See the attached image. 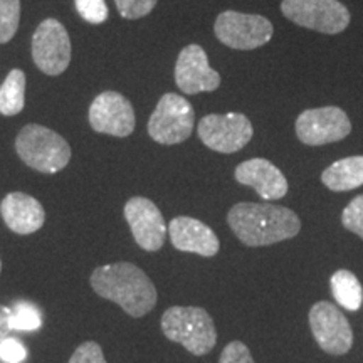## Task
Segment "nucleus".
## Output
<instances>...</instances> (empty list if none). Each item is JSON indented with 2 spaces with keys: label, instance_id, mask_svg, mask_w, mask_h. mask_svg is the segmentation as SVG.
Here are the masks:
<instances>
[{
  "label": "nucleus",
  "instance_id": "1",
  "mask_svg": "<svg viewBox=\"0 0 363 363\" xmlns=\"http://www.w3.org/2000/svg\"><path fill=\"white\" fill-rule=\"evenodd\" d=\"M227 222L235 238L249 247L272 246L296 238L301 230L296 212L274 203H235L227 214Z\"/></svg>",
  "mask_w": 363,
  "mask_h": 363
},
{
  "label": "nucleus",
  "instance_id": "2",
  "mask_svg": "<svg viewBox=\"0 0 363 363\" xmlns=\"http://www.w3.org/2000/svg\"><path fill=\"white\" fill-rule=\"evenodd\" d=\"M91 288L108 301L116 303L126 315L142 318L157 305V288L143 269L131 262L99 266L91 274Z\"/></svg>",
  "mask_w": 363,
  "mask_h": 363
},
{
  "label": "nucleus",
  "instance_id": "3",
  "mask_svg": "<svg viewBox=\"0 0 363 363\" xmlns=\"http://www.w3.org/2000/svg\"><path fill=\"white\" fill-rule=\"evenodd\" d=\"M162 331L170 342L180 343L192 355L214 350L217 331L212 316L197 306H172L162 316Z\"/></svg>",
  "mask_w": 363,
  "mask_h": 363
},
{
  "label": "nucleus",
  "instance_id": "4",
  "mask_svg": "<svg viewBox=\"0 0 363 363\" xmlns=\"http://www.w3.org/2000/svg\"><path fill=\"white\" fill-rule=\"evenodd\" d=\"M17 155L40 174H57L71 160V147L56 131L43 125H26L16 138Z\"/></svg>",
  "mask_w": 363,
  "mask_h": 363
},
{
  "label": "nucleus",
  "instance_id": "5",
  "mask_svg": "<svg viewBox=\"0 0 363 363\" xmlns=\"http://www.w3.org/2000/svg\"><path fill=\"white\" fill-rule=\"evenodd\" d=\"M281 12L293 24L328 35L347 30L352 21L350 11L340 0H283Z\"/></svg>",
  "mask_w": 363,
  "mask_h": 363
},
{
  "label": "nucleus",
  "instance_id": "6",
  "mask_svg": "<svg viewBox=\"0 0 363 363\" xmlns=\"http://www.w3.org/2000/svg\"><path fill=\"white\" fill-rule=\"evenodd\" d=\"M217 39L235 51H254L272 39L274 27L259 13L224 11L217 16L214 24Z\"/></svg>",
  "mask_w": 363,
  "mask_h": 363
},
{
  "label": "nucleus",
  "instance_id": "7",
  "mask_svg": "<svg viewBox=\"0 0 363 363\" xmlns=\"http://www.w3.org/2000/svg\"><path fill=\"white\" fill-rule=\"evenodd\" d=\"M195 125L194 106L175 93L163 94L148 120V135L160 145H177L190 138Z\"/></svg>",
  "mask_w": 363,
  "mask_h": 363
},
{
  "label": "nucleus",
  "instance_id": "8",
  "mask_svg": "<svg viewBox=\"0 0 363 363\" xmlns=\"http://www.w3.org/2000/svg\"><path fill=\"white\" fill-rule=\"evenodd\" d=\"M294 130L301 143L308 147H321L347 138L352 133V121L347 111L338 106L311 108L299 113Z\"/></svg>",
  "mask_w": 363,
  "mask_h": 363
},
{
  "label": "nucleus",
  "instance_id": "9",
  "mask_svg": "<svg viewBox=\"0 0 363 363\" xmlns=\"http://www.w3.org/2000/svg\"><path fill=\"white\" fill-rule=\"evenodd\" d=\"M197 131L199 138L207 148L227 155L242 150L254 135L251 120L242 113H212L199 121Z\"/></svg>",
  "mask_w": 363,
  "mask_h": 363
},
{
  "label": "nucleus",
  "instance_id": "10",
  "mask_svg": "<svg viewBox=\"0 0 363 363\" xmlns=\"http://www.w3.org/2000/svg\"><path fill=\"white\" fill-rule=\"evenodd\" d=\"M34 65L44 74L59 76L71 62V40L66 27L56 19L40 22L33 35Z\"/></svg>",
  "mask_w": 363,
  "mask_h": 363
},
{
  "label": "nucleus",
  "instance_id": "11",
  "mask_svg": "<svg viewBox=\"0 0 363 363\" xmlns=\"http://www.w3.org/2000/svg\"><path fill=\"white\" fill-rule=\"evenodd\" d=\"M310 328L320 348L330 355H345L353 345V331L347 316L333 303L318 301L310 310Z\"/></svg>",
  "mask_w": 363,
  "mask_h": 363
},
{
  "label": "nucleus",
  "instance_id": "12",
  "mask_svg": "<svg viewBox=\"0 0 363 363\" xmlns=\"http://www.w3.org/2000/svg\"><path fill=\"white\" fill-rule=\"evenodd\" d=\"M89 125L98 133L125 138L133 133L136 125L133 104L116 91H104L91 103Z\"/></svg>",
  "mask_w": 363,
  "mask_h": 363
},
{
  "label": "nucleus",
  "instance_id": "13",
  "mask_svg": "<svg viewBox=\"0 0 363 363\" xmlns=\"http://www.w3.org/2000/svg\"><path fill=\"white\" fill-rule=\"evenodd\" d=\"M125 219L136 244L143 251H160L165 244L169 227L155 203L147 197H131L125 206Z\"/></svg>",
  "mask_w": 363,
  "mask_h": 363
},
{
  "label": "nucleus",
  "instance_id": "14",
  "mask_svg": "<svg viewBox=\"0 0 363 363\" xmlns=\"http://www.w3.org/2000/svg\"><path fill=\"white\" fill-rule=\"evenodd\" d=\"M220 74L208 65L207 52L199 44L184 48L175 62V83L182 93H212L220 86Z\"/></svg>",
  "mask_w": 363,
  "mask_h": 363
},
{
  "label": "nucleus",
  "instance_id": "15",
  "mask_svg": "<svg viewBox=\"0 0 363 363\" xmlns=\"http://www.w3.org/2000/svg\"><path fill=\"white\" fill-rule=\"evenodd\" d=\"M234 177L240 185L256 190L262 201H279L289 189L283 172L266 158H251L239 163Z\"/></svg>",
  "mask_w": 363,
  "mask_h": 363
},
{
  "label": "nucleus",
  "instance_id": "16",
  "mask_svg": "<svg viewBox=\"0 0 363 363\" xmlns=\"http://www.w3.org/2000/svg\"><path fill=\"white\" fill-rule=\"evenodd\" d=\"M172 246L182 252L199 254L202 257H212L219 252L220 242L214 230L202 220L194 217L180 216L169 224Z\"/></svg>",
  "mask_w": 363,
  "mask_h": 363
},
{
  "label": "nucleus",
  "instance_id": "17",
  "mask_svg": "<svg viewBox=\"0 0 363 363\" xmlns=\"http://www.w3.org/2000/svg\"><path fill=\"white\" fill-rule=\"evenodd\" d=\"M0 214L12 233L27 235L38 233L45 222L44 207L38 199L24 192H11L0 203Z\"/></svg>",
  "mask_w": 363,
  "mask_h": 363
},
{
  "label": "nucleus",
  "instance_id": "18",
  "mask_svg": "<svg viewBox=\"0 0 363 363\" xmlns=\"http://www.w3.org/2000/svg\"><path fill=\"white\" fill-rule=\"evenodd\" d=\"M325 187L333 192H348L363 185V155L342 158L326 167L321 174Z\"/></svg>",
  "mask_w": 363,
  "mask_h": 363
},
{
  "label": "nucleus",
  "instance_id": "19",
  "mask_svg": "<svg viewBox=\"0 0 363 363\" xmlns=\"http://www.w3.org/2000/svg\"><path fill=\"white\" fill-rule=\"evenodd\" d=\"M335 301L348 311H358L363 305V288L360 281L348 269H338L330 279Z\"/></svg>",
  "mask_w": 363,
  "mask_h": 363
},
{
  "label": "nucleus",
  "instance_id": "20",
  "mask_svg": "<svg viewBox=\"0 0 363 363\" xmlns=\"http://www.w3.org/2000/svg\"><path fill=\"white\" fill-rule=\"evenodd\" d=\"M26 104V74L12 69L0 86V113L4 116L19 115Z\"/></svg>",
  "mask_w": 363,
  "mask_h": 363
},
{
  "label": "nucleus",
  "instance_id": "21",
  "mask_svg": "<svg viewBox=\"0 0 363 363\" xmlns=\"http://www.w3.org/2000/svg\"><path fill=\"white\" fill-rule=\"evenodd\" d=\"M11 326L21 331L39 330L43 326L40 310L30 301H16L11 308Z\"/></svg>",
  "mask_w": 363,
  "mask_h": 363
},
{
  "label": "nucleus",
  "instance_id": "22",
  "mask_svg": "<svg viewBox=\"0 0 363 363\" xmlns=\"http://www.w3.org/2000/svg\"><path fill=\"white\" fill-rule=\"evenodd\" d=\"M21 22V0H0V44L16 35Z\"/></svg>",
  "mask_w": 363,
  "mask_h": 363
},
{
  "label": "nucleus",
  "instance_id": "23",
  "mask_svg": "<svg viewBox=\"0 0 363 363\" xmlns=\"http://www.w3.org/2000/svg\"><path fill=\"white\" fill-rule=\"evenodd\" d=\"M342 224L347 230L363 239V194L357 195L342 212Z\"/></svg>",
  "mask_w": 363,
  "mask_h": 363
},
{
  "label": "nucleus",
  "instance_id": "24",
  "mask_svg": "<svg viewBox=\"0 0 363 363\" xmlns=\"http://www.w3.org/2000/svg\"><path fill=\"white\" fill-rule=\"evenodd\" d=\"M76 11L89 24H103L108 19V7L104 0H74Z\"/></svg>",
  "mask_w": 363,
  "mask_h": 363
},
{
  "label": "nucleus",
  "instance_id": "25",
  "mask_svg": "<svg viewBox=\"0 0 363 363\" xmlns=\"http://www.w3.org/2000/svg\"><path fill=\"white\" fill-rule=\"evenodd\" d=\"M158 0H115L118 12L128 21L142 19L157 7Z\"/></svg>",
  "mask_w": 363,
  "mask_h": 363
},
{
  "label": "nucleus",
  "instance_id": "26",
  "mask_svg": "<svg viewBox=\"0 0 363 363\" xmlns=\"http://www.w3.org/2000/svg\"><path fill=\"white\" fill-rule=\"evenodd\" d=\"M69 363H108L104 360L101 347L96 342H84L76 348L69 358Z\"/></svg>",
  "mask_w": 363,
  "mask_h": 363
},
{
  "label": "nucleus",
  "instance_id": "27",
  "mask_svg": "<svg viewBox=\"0 0 363 363\" xmlns=\"http://www.w3.org/2000/svg\"><path fill=\"white\" fill-rule=\"evenodd\" d=\"M219 363H254L251 350L242 342H230L220 353Z\"/></svg>",
  "mask_w": 363,
  "mask_h": 363
},
{
  "label": "nucleus",
  "instance_id": "28",
  "mask_svg": "<svg viewBox=\"0 0 363 363\" xmlns=\"http://www.w3.org/2000/svg\"><path fill=\"white\" fill-rule=\"evenodd\" d=\"M27 358V348L19 340L7 337L0 343V360L4 363H22Z\"/></svg>",
  "mask_w": 363,
  "mask_h": 363
},
{
  "label": "nucleus",
  "instance_id": "29",
  "mask_svg": "<svg viewBox=\"0 0 363 363\" xmlns=\"http://www.w3.org/2000/svg\"><path fill=\"white\" fill-rule=\"evenodd\" d=\"M11 330V308L0 305V343L9 337Z\"/></svg>",
  "mask_w": 363,
  "mask_h": 363
},
{
  "label": "nucleus",
  "instance_id": "30",
  "mask_svg": "<svg viewBox=\"0 0 363 363\" xmlns=\"http://www.w3.org/2000/svg\"><path fill=\"white\" fill-rule=\"evenodd\" d=\"M0 272H2V261H0Z\"/></svg>",
  "mask_w": 363,
  "mask_h": 363
}]
</instances>
